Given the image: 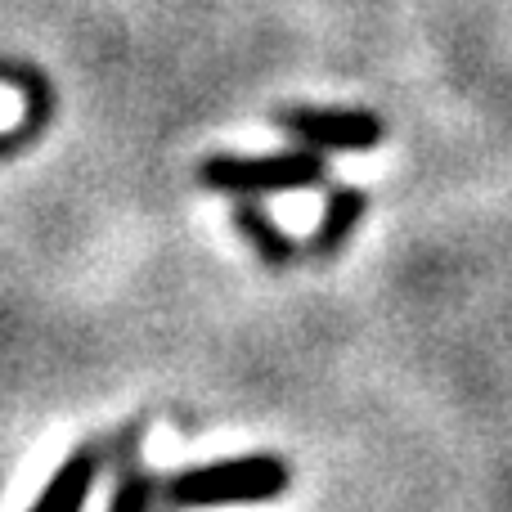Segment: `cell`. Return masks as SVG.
Segmentation results:
<instances>
[{"instance_id":"5","label":"cell","mask_w":512,"mask_h":512,"mask_svg":"<svg viewBox=\"0 0 512 512\" xmlns=\"http://www.w3.org/2000/svg\"><path fill=\"white\" fill-rule=\"evenodd\" d=\"M364 212H369V198H364V189L355 185H337L328 189L324 198V216H319L315 234L306 239V252L310 261H337V256L346 252V243H351V234L360 230Z\"/></svg>"},{"instance_id":"3","label":"cell","mask_w":512,"mask_h":512,"mask_svg":"<svg viewBox=\"0 0 512 512\" xmlns=\"http://www.w3.org/2000/svg\"><path fill=\"white\" fill-rule=\"evenodd\" d=\"M279 131L292 144L315 153H364L387 140V122L378 113H369V108H315V104L283 108Z\"/></svg>"},{"instance_id":"7","label":"cell","mask_w":512,"mask_h":512,"mask_svg":"<svg viewBox=\"0 0 512 512\" xmlns=\"http://www.w3.org/2000/svg\"><path fill=\"white\" fill-rule=\"evenodd\" d=\"M135 441H140V432H126V463L117 468V486H113V499H108V512H153V504H158V495H162V481L135 463Z\"/></svg>"},{"instance_id":"2","label":"cell","mask_w":512,"mask_h":512,"mask_svg":"<svg viewBox=\"0 0 512 512\" xmlns=\"http://www.w3.org/2000/svg\"><path fill=\"white\" fill-rule=\"evenodd\" d=\"M324 171V153L301 149V144L279 153H212L198 162V185L230 198H265L324 185Z\"/></svg>"},{"instance_id":"4","label":"cell","mask_w":512,"mask_h":512,"mask_svg":"<svg viewBox=\"0 0 512 512\" xmlns=\"http://www.w3.org/2000/svg\"><path fill=\"white\" fill-rule=\"evenodd\" d=\"M99 463H104L99 445H77V450L50 472V481L41 486V495L32 499L27 512H81L99 481Z\"/></svg>"},{"instance_id":"1","label":"cell","mask_w":512,"mask_h":512,"mask_svg":"<svg viewBox=\"0 0 512 512\" xmlns=\"http://www.w3.org/2000/svg\"><path fill=\"white\" fill-rule=\"evenodd\" d=\"M292 486V468L279 454H239L185 468L162 481V499L176 508H234V504H270Z\"/></svg>"},{"instance_id":"6","label":"cell","mask_w":512,"mask_h":512,"mask_svg":"<svg viewBox=\"0 0 512 512\" xmlns=\"http://www.w3.org/2000/svg\"><path fill=\"white\" fill-rule=\"evenodd\" d=\"M234 230L243 234V243H248L270 270H283V265H292L301 256V248L292 243V234H283V225L274 221L256 198H239V203H234Z\"/></svg>"}]
</instances>
